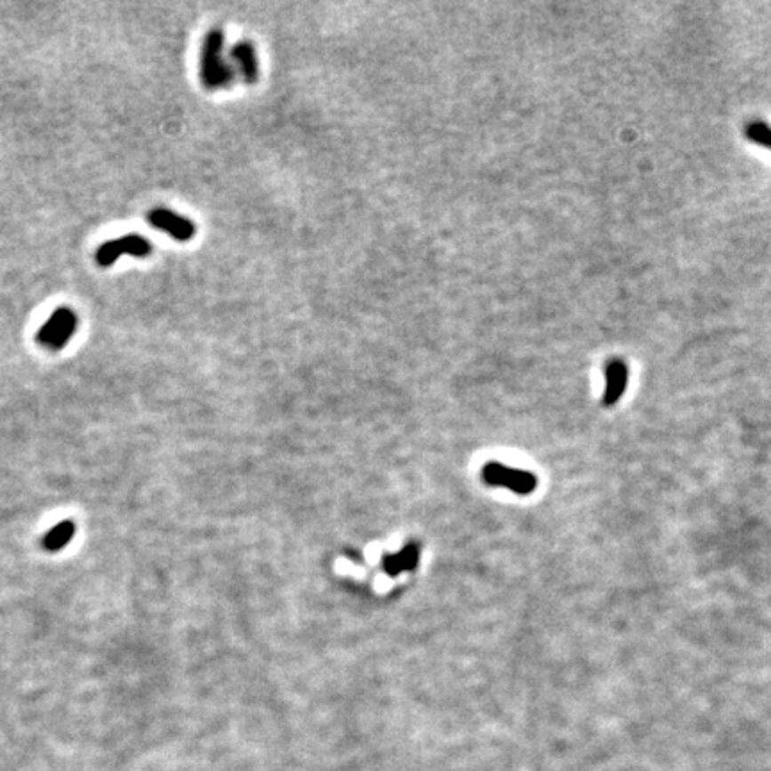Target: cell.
<instances>
[{"instance_id": "1", "label": "cell", "mask_w": 771, "mask_h": 771, "mask_svg": "<svg viewBox=\"0 0 771 771\" xmlns=\"http://www.w3.org/2000/svg\"><path fill=\"white\" fill-rule=\"evenodd\" d=\"M198 76L204 88L211 92L230 88L237 77L229 58H225V35L220 28H213L204 36L198 58Z\"/></svg>"}, {"instance_id": "2", "label": "cell", "mask_w": 771, "mask_h": 771, "mask_svg": "<svg viewBox=\"0 0 771 771\" xmlns=\"http://www.w3.org/2000/svg\"><path fill=\"white\" fill-rule=\"evenodd\" d=\"M79 329V318L77 313L70 308H58L49 318L47 322L38 329L36 333V341L56 352L61 350L68 345V341L76 336Z\"/></svg>"}, {"instance_id": "3", "label": "cell", "mask_w": 771, "mask_h": 771, "mask_svg": "<svg viewBox=\"0 0 771 771\" xmlns=\"http://www.w3.org/2000/svg\"><path fill=\"white\" fill-rule=\"evenodd\" d=\"M154 246L152 241L141 234H125L115 239L104 241L95 250V263L102 269L113 267L124 253L133 257H149Z\"/></svg>"}, {"instance_id": "4", "label": "cell", "mask_w": 771, "mask_h": 771, "mask_svg": "<svg viewBox=\"0 0 771 771\" xmlns=\"http://www.w3.org/2000/svg\"><path fill=\"white\" fill-rule=\"evenodd\" d=\"M482 478L491 486L507 487L517 494H529L538 486V478L534 473L526 471V470L509 468V466H503L498 462H491V464L484 466Z\"/></svg>"}, {"instance_id": "5", "label": "cell", "mask_w": 771, "mask_h": 771, "mask_svg": "<svg viewBox=\"0 0 771 771\" xmlns=\"http://www.w3.org/2000/svg\"><path fill=\"white\" fill-rule=\"evenodd\" d=\"M147 221L154 229L168 234L170 237L181 243H188L197 236V225L193 220L166 207L150 209L147 214Z\"/></svg>"}, {"instance_id": "6", "label": "cell", "mask_w": 771, "mask_h": 771, "mask_svg": "<svg viewBox=\"0 0 771 771\" xmlns=\"http://www.w3.org/2000/svg\"><path fill=\"white\" fill-rule=\"evenodd\" d=\"M229 61L236 70V76L248 86L255 84L261 77V65L255 47L250 40H237L229 49Z\"/></svg>"}, {"instance_id": "7", "label": "cell", "mask_w": 771, "mask_h": 771, "mask_svg": "<svg viewBox=\"0 0 771 771\" xmlns=\"http://www.w3.org/2000/svg\"><path fill=\"white\" fill-rule=\"evenodd\" d=\"M629 381V368L623 361H611L606 366V391H604V406L611 407L618 404L622 398Z\"/></svg>"}, {"instance_id": "8", "label": "cell", "mask_w": 771, "mask_h": 771, "mask_svg": "<svg viewBox=\"0 0 771 771\" xmlns=\"http://www.w3.org/2000/svg\"><path fill=\"white\" fill-rule=\"evenodd\" d=\"M74 534H76V526L72 522H63V524H58L56 527H52L45 534L42 543L49 552H58L70 543Z\"/></svg>"}, {"instance_id": "9", "label": "cell", "mask_w": 771, "mask_h": 771, "mask_svg": "<svg viewBox=\"0 0 771 771\" xmlns=\"http://www.w3.org/2000/svg\"><path fill=\"white\" fill-rule=\"evenodd\" d=\"M418 563V549L414 547H406L402 552L390 556L388 559H384V570L390 575H397L400 572L406 570H413Z\"/></svg>"}, {"instance_id": "10", "label": "cell", "mask_w": 771, "mask_h": 771, "mask_svg": "<svg viewBox=\"0 0 771 771\" xmlns=\"http://www.w3.org/2000/svg\"><path fill=\"white\" fill-rule=\"evenodd\" d=\"M746 136L753 143L762 145V147H766V149L771 150V127L769 125H766L762 122H753V124H750L746 127Z\"/></svg>"}]
</instances>
